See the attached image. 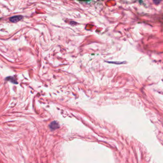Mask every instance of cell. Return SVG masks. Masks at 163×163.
Returning <instances> with one entry per match:
<instances>
[{
	"instance_id": "cell-1",
	"label": "cell",
	"mask_w": 163,
	"mask_h": 163,
	"mask_svg": "<svg viewBox=\"0 0 163 163\" xmlns=\"http://www.w3.org/2000/svg\"><path fill=\"white\" fill-rule=\"evenodd\" d=\"M23 18V16L21 15H16L13 16L10 18V21L12 23H17L18 22L21 21Z\"/></svg>"
},
{
	"instance_id": "cell-2",
	"label": "cell",
	"mask_w": 163,
	"mask_h": 163,
	"mask_svg": "<svg viewBox=\"0 0 163 163\" xmlns=\"http://www.w3.org/2000/svg\"><path fill=\"white\" fill-rule=\"evenodd\" d=\"M49 127L51 130H54L55 129H58V128H59L60 126L58 123H57L56 121H53L50 124Z\"/></svg>"
},
{
	"instance_id": "cell-3",
	"label": "cell",
	"mask_w": 163,
	"mask_h": 163,
	"mask_svg": "<svg viewBox=\"0 0 163 163\" xmlns=\"http://www.w3.org/2000/svg\"><path fill=\"white\" fill-rule=\"evenodd\" d=\"M79 1H82V2H87V1H89L90 0H78Z\"/></svg>"
}]
</instances>
